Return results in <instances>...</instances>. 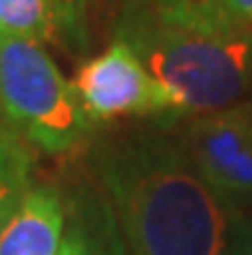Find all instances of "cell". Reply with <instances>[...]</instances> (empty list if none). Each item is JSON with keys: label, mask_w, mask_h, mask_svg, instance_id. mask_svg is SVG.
Masks as SVG:
<instances>
[{"label": "cell", "mask_w": 252, "mask_h": 255, "mask_svg": "<svg viewBox=\"0 0 252 255\" xmlns=\"http://www.w3.org/2000/svg\"><path fill=\"white\" fill-rule=\"evenodd\" d=\"M103 175L134 255H227L229 206L183 144L157 134L121 139L106 149Z\"/></svg>", "instance_id": "1"}, {"label": "cell", "mask_w": 252, "mask_h": 255, "mask_svg": "<svg viewBox=\"0 0 252 255\" xmlns=\"http://www.w3.org/2000/svg\"><path fill=\"white\" fill-rule=\"evenodd\" d=\"M118 36L134 47L185 114H219L252 96V28L216 3L126 8Z\"/></svg>", "instance_id": "2"}, {"label": "cell", "mask_w": 252, "mask_h": 255, "mask_svg": "<svg viewBox=\"0 0 252 255\" xmlns=\"http://www.w3.org/2000/svg\"><path fill=\"white\" fill-rule=\"evenodd\" d=\"M0 116L47 155L75 149L90 131L80 98L39 44L0 36Z\"/></svg>", "instance_id": "3"}, {"label": "cell", "mask_w": 252, "mask_h": 255, "mask_svg": "<svg viewBox=\"0 0 252 255\" xmlns=\"http://www.w3.org/2000/svg\"><path fill=\"white\" fill-rule=\"evenodd\" d=\"M72 85L90 124L118 116H185L180 101L147 70L134 47L121 36L106 52L87 59Z\"/></svg>", "instance_id": "4"}, {"label": "cell", "mask_w": 252, "mask_h": 255, "mask_svg": "<svg viewBox=\"0 0 252 255\" xmlns=\"http://www.w3.org/2000/svg\"><path fill=\"white\" fill-rule=\"evenodd\" d=\"M183 147L203 181L227 206L252 204V109L250 103L198 116Z\"/></svg>", "instance_id": "5"}, {"label": "cell", "mask_w": 252, "mask_h": 255, "mask_svg": "<svg viewBox=\"0 0 252 255\" xmlns=\"http://www.w3.org/2000/svg\"><path fill=\"white\" fill-rule=\"evenodd\" d=\"M65 237L59 196L52 188L31 186L0 232V255H57Z\"/></svg>", "instance_id": "6"}, {"label": "cell", "mask_w": 252, "mask_h": 255, "mask_svg": "<svg viewBox=\"0 0 252 255\" xmlns=\"http://www.w3.org/2000/svg\"><path fill=\"white\" fill-rule=\"evenodd\" d=\"M67 31L57 0H0V36L47 44Z\"/></svg>", "instance_id": "7"}, {"label": "cell", "mask_w": 252, "mask_h": 255, "mask_svg": "<svg viewBox=\"0 0 252 255\" xmlns=\"http://www.w3.org/2000/svg\"><path fill=\"white\" fill-rule=\"evenodd\" d=\"M28 183V152L10 131L0 129V232L21 206Z\"/></svg>", "instance_id": "8"}, {"label": "cell", "mask_w": 252, "mask_h": 255, "mask_svg": "<svg viewBox=\"0 0 252 255\" xmlns=\"http://www.w3.org/2000/svg\"><path fill=\"white\" fill-rule=\"evenodd\" d=\"M227 255H252V227H245L242 222H232Z\"/></svg>", "instance_id": "9"}, {"label": "cell", "mask_w": 252, "mask_h": 255, "mask_svg": "<svg viewBox=\"0 0 252 255\" xmlns=\"http://www.w3.org/2000/svg\"><path fill=\"white\" fill-rule=\"evenodd\" d=\"M214 3L234 21L252 28V0H214Z\"/></svg>", "instance_id": "10"}, {"label": "cell", "mask_w": 252, "mask_h": 255, "mask_svg": "<svg viewBox=\"0 0 252 255\" xmlns=\"http://www.w3.org/2000/svg\"><path fill=\"white\" fill-rule=\"evenodd\" d=\"M57 5H59V10H62V16H65L67 31L75 34V31H78V26H80V21H83L85 0H57Z\"/></svg>", "instance_id": "11"}, {"label": "cell", "mask_w": 252, "mask_h": 255, "mask_svg": "<svg viewBox=\"0 0 252 255\" xmlns=\"http://www.w3.org/2000/svg\"><path fill=\"white\" fill-rule=\"evenodd\" d=\"M57 255H90V250H87L85 240L75 232V235H67L65 237V243H62V248H59Z\"/></svg>", "instance_id": "12"}, {"label": "cell", "mask_w": 252, "mask_h": 255, "mask_svg": "<svg viewBox=\"0 0 252 255\" xmlns=\"http://www.w3.org/2000/svg\"><path fill=\"white\" fill-rule=\"evenodd\" d=\"M147 3L170 5V8H201V5H209V3H214V0H147Z\"/></svg>", "instance_id": "13"}, {"label": "cell", "mask_w": 252, "mask_h": 255, "mask_svg": "<svg viewBox=\"0 0 252 255\" xmlns=\"http://www.w3.org/2000/svg\"><path fill=\"white\" fill-rule=\"evenodd\" d=\"M124 3H126V8H137V5L147 3V0H124Z\"/></svg>", "instance_id": "14"}, {"label": "cell", "mask_w": 252, "mask_h": 255, "mask_svg": "<svg viewBox=\"0 0 252 255\" xmlns=\"http://www.w3.org/2000/svg\"><path fill=\"white\" fill-rule=\"evenodd\" d=\"M247 103H250V109H252V96H250V101H247Z\"/></svg>", "instance_id": "15"}]
</instances>
